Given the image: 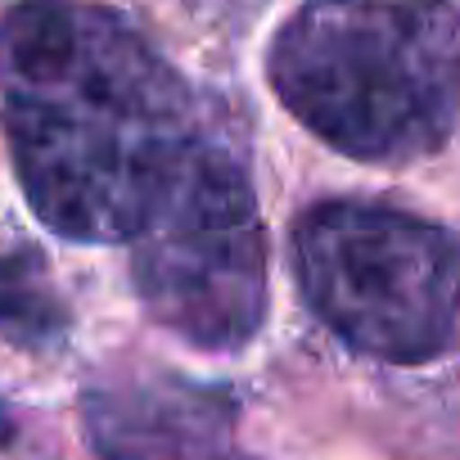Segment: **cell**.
Returning a JSON list of instances; mask_svg holds the SVG:
<instances>
[{
  "label": "cell",
  "instance_id": "obj_6",
  "mask_svg": "<svg viewBox=\"0 0 460 460\" xmlns=\"http://www.w3.org/2000/svg\"><path fill=\"white\" fill-rule=\"evenodd\" d=\"M68 303L41 253L10 249L0 253V334L23 352H55L68 339Z\"/></svg>",
  "mask_w": 460,
  "mask_h": 460
},
{
  "label": "cell",
  "instance_id": "obj_7",
  "mask_svg": "<svg viewBox=\"0 0 460 460\" xmlns=\"http://www.w3.org/2000/svg\"><path fill=\"white\" fill-rule=\"evenodd\" d=\"M10 438V420H5V411H0V442Z\"/></svg>",
  "mask_w": 460,
  "mask_h": 460
},
{
  "label": "cell",
  "instance_id": "obj_3",
  "mask_svg": "<svg viewBox=\"0 0 460 460\" xmlns=\"http://www.w3.org/2000/svg\"><path fill=\"white\" fill-rule=\"evenodd\" d=\"M307 307L357 352L424 366L460 339V235L384 203H321L294 226Z\"/></svg>",
  "mask_w": 460,
  "mask_h": 460
},
{
  "label": "cell",
  "instance_id": "obj_2",
  "mask_svg": "<svg viewBox=\"0 0 460 460\" xmlns=\"http://www.w3.org/2000/svg\"><path fill=\"white\" fill-rule=\"evenodd\" d=\"M285 109L361 163H415L460 118V10L451 0H312L271 41Z\"/></svg>",
  "mask_w": 460,
  "mask_h": 460
},
{
  "label": "cell",
  "instance_id": "obj_1",
  "mask_svg": "<svg viewBox=\"0 0 460 460\" xmlns=\"http://www.w3.org/2000/svg\"><path fill=\"white\" fill-rule=\"evenodd\" d=\"M0 127L32 208L68 240H131L199 136L176 68L73 0H23L0 23Z\"/></svg>",
  "mask_w": 460,
  "mask_h": 460
},
{
  "label": "cell",
  "instance_id": "obj_5",
  "mask_svg": "<svg viewBox=\"0 0 460 460\" xmlns=\"http://www.w3.org/2000/svg\"><path fill=\"white\" fill-rule=\"evenodd\" d=\"M82 429L100 460H235V402L163 370L95 379Z\"/></svg>",
  "mask_w": 460,
  "mask_h": 460
},
{
  "label": "cell",
  "instance_id": "obj_4",
  "mask_svg": "<svg viewBox=\"0 0 460 460\" xmlns=\"http://www.w3.org/2000/svg\"><path fill=\"white\" fill-rule=\"evenodd\" d=\"M131 240L136 294L163 330L203 352H235L262 330L267 230L226 145L190 140Z\"/></svg>",
  "mask_w": 460,
  "mask_h": 460
}]
</instances>
